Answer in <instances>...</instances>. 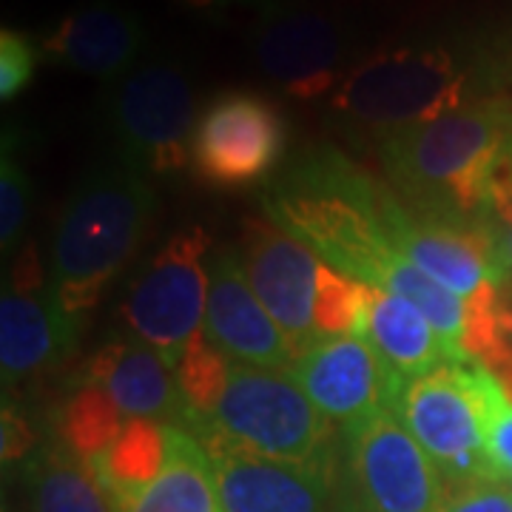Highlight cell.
Wrapping results in <instances>:
<instances>
[{
    "instance_id": "6da1fadb",
    "label": "cell",
    "mask_w": 512,
    "mask_h": 512,
    "mask_svg": "<svg viewBox=\"0 0 512 512\" xmlns=\"http://www.w3.org/2000/svg\"><path fill=\"white\" fill-rule=\"evenodd\" d=\"M376 191L379 180L345 154L313 148L268 191L265 208L274 225L308 245L333 271L413 302L456 362H473L464 350L470 302L419 271L384 234L373 211Z\"/></svg>"
},
{
    "instance_id": "7a4b0ae2",
    "label": "cell",
    "mask_w": 512,
    "mask_h": 512,
    "mask_svg": "<svg viewBox=\"0 0 512 512\" xmlns=\"http://www.w3.org/2000/svg\"><path fill=\"white\" fill-rule=\"evenodd\" d=\"M504 63L487 40L461 29L404 37L365 55L328 97L333 120L362 128L376 140L399 128L493 97Z\"/></svg>"
},
{
    "instance_id": "3957f363",
    "label": "cell",
    "mask_w": 512,
    "mask_h": 512,
    "mask_svg": "<svg viewBox=\"0 0 512 512\" xmlns=\"http://www.w3.org/2000/svg\"><path fill=\"white\" fill-rule=\"evenodd\" d=\"M512 134V97L493 94L379 137L390 188L410 208L478 222L495 157Z\"/></svg>"
},
{
    "instance_id": "277c9868",
    "label": "cell",
    "mask_w": 512,
    "mask_h": 512,
    "mask_svg": "<svg viewBox=\"0 0 512 512\" xmlns=\"http://www.w3.org/2000/svg\"><path fill=\"white\" fill-rule=\"evenodd\" d=\"M154 194L146 177L126 165L94 168L66 200L55 225L49 288L72 316L100 302L146 237Z\"/></svg>"
},
{
    "instance_id": "5b68a950",
    "label": "cell",
    "mask_w": 512,
    "mask_h": 512,
    "mask_svg": "<svg viewBox=\"0 0 512 512\" xmlns=\"http://www.w3.org/2000/svg\"><path fill=\"white\" fill-rule=\"evenodd\" d=\"M200 424L259 456L305 467H336L339 444L333 441V424L288 370L231 362L211 416L194 419L185 430Z\"/></svg>"
},
{
    "instance_id": "8992f818",
    "label": "cell",
    "mask_w": 512,
    "mask_h": 512,
    "mask_svg": "<svg viewBox=\"0 0 512 512\" xmlns=\"http://www.w3.org/2000/svg\"><path fill=\"white\" fill-rule=\"evenodd\" d=\"M194 83L174 60H146L106 83L103 126L117 163L137 174H177L191 165L197 126Z\"/></svg>"
},
{
    "instance_id": "52a82bcc",
    "label": "cell",
    "mask_w": 512,
    "mask_h": 512,
    "mask_svg": "<svg viewBox=\"0 0 512 512\" xmlns=\"http://www.w3.org/2000/svg\"><path fill=\"white\" fill-rule=\"evenodd\" d=\"M333 484L342 512H441L450 493L399 410L342 430Z\"/></svg>"
},
{
    "instance_id": "ba28073f",
    "label": "cell",
    "mask_w": 512,
    "mask_h": 512,
    "mask_svg": "<svg viewBox=\"0 0 512 512\" xmlns=\"http://www.w3.org/2000/svg\"><path fill=\"white\" fill-rule=\"evenodd\" d=\"M248 52L256 72L296 100L330 97L365 57L356 26L313 0H276L256 12Z\"/></svg>"
},
{
    "instance_id": "9c48e42d",
    "label": "cell",
    "mask_w": 512,
    "mask_h": 512,
    "mask_svg": "<svg viewBox=\"0 0 512 512\" xmlns=\"http://www.w3.org/2000/svg\"><path fill=\"white\" fill-rule=\"evenodd\" d=\"M487 365L447 362L407 382L399 416L433 458L447 487L495 478L487 458Z\"/></svg>"
},
{
    "instance_id": "30bf717a",
    "label": "cell",
    "mask_w": 512,
    "mask_h": 512,
    "mask_svg": "<svg viewBox=\"0 0 512 512\" xmlns=\"http://www.w3.org/2000/svg\"><path fill=\"white\" fill-rule=\"evenodd\" d=\"M208 256L211 242L202 228L180 231L148 259L128 288L123 319L131 336L160 350L174 367L205 325Z\"/></svg>"
},
{
    "instance_id": "8fae6325",
    "label": "cell",
    "mask_w": 512,
    "mask_h": 512,
    "mask_svg": "<svg viewBox=\"0 0 512 512\" xmlns=\"http://www.w3.org/2000/svg\"><path fill=\"white\" fill-rule=\"evenodd\" d=\"M288 123L265 94L231 89L205 103L191 137V168L205 183L237 188L265 180L282 160Z\"/></svg>"
},
{
    "instance_id": "7c38bea8",
    "label": "cell",
    "mask_w": 512,
    "mask_h": 512,
    "mask_svg": "<svg viewBox=\"0 0 512 512\" xmlns=\"http://www.w3.org/2000/svg\"><path fill=\"white\" fill-rule=\"evenodd\" d=\"M288 373L319 413L342 430L382 410H399L407 387L367 336L319 339L293 359Z\"/></svg>"
},
{
    "instance_id": "4fadbf2b",
    "label": "cell",
    "mask_w": 512,
    "mask_h": 512,
    "mask_svg": "<svg viewBox=\"0 0 512 512\" xmlns=\"http://www.w3.org/2000/svg\"><path fill=\"white\" fill-rule=\"evenodd\" d=\"M188 433L208 453L222 512H328L333 467L259 456L208 424Z\"/></svg>"
},
{
    "instance_id": "5bb4252c",
    "label": "cell",
    "mask_w": 512,
    "mask_h": 512,
    "mask_svg": "<svg viewBox=\"0 0 512 512\" xmlns=\"http://www.w3.org/2000/svg\"><path fill=\"white\" fill-rule=\"evenodd\" d=\"M242 268L256 299L271 313L291 345L293 359L319 342L313 322L316 279L322 259L308 245L285 234L279 225L262 220L245 222Z\"/></svg>"
},
{
    "instance_id": "9a60e30c",
    "label": "cell",
    "mask_w": 512,
    "mask_h": 512,
    "mask_svg": "<svg viewBox=\"0 0 512 512\" xmlns=\"http://www.w3.org/2000/svg\"><path fill=\"white\" fill-rule=\"evenodd\" d=\"M205 339L231 362L251 367L291 370L293 353L285 333L256 299L234 248H220L208 256V305Z\"/></svg>"
},
{
    "instance_id": "2e32d148",
    "label": "cell",
    "mask_w": 512,
    "mask_h": 512,
    "mask_svg": "<svg viewBox=\"0 0 512 512\" xmlns=\"http://www.w3.org/2000/svg\"><path fill=\"white\" fill-rule=\"evenodd\" d=\"M146 43V26L134 9L94 0L66 12L37 46L40 57L57 69L111 83L140 66Z\"/></svg>"
},
{
    "instance_id": "e0dca14e",
    "label": "cell",
    "mask_w": 512,
    "mask_h": 512,
    "mask_svg": "<svg viewBox=\"0 0 512 512\" xmlns=\"http://www.w3.org/2000/svg\"><path fill=\"white\" fill-rule=\"evenodd\" d=\"M80 316L63 311L49 285L6 288L0 299V373L12 390L49 373L74 350Z\"/></svg>"
},
{
    "instance_id": "ac0fdd59",
    "label": "cell",
    "mask_w": 512,
    "mask_h": 512,
    "mask_svg": "<svg viewBox=\"0 0 512 512\" xmlns=\"http://www.w3.org/2000/svg\"><path fill=\"white\" fill-rule=\"evenodd\" d=\"M86 376L128 421L146 419L183 427L191 413L177 367L137 336H120L103 345L92 356Z\"/></svg>"
},
{
    "instance_id": "d6986e66",
    "label": "cell",
    "mask_w": 512,
    "mask_h": 512,
    "mask_svg": "<svg viewBox=\"0 0 512 512\" xmlns=\"http://www.w3.org/2000/svg\"><path fill=\"white\" fill-rule=\"evenodd\" d=\"M114 512H222L214 467L202 444L180 424H165L160 473L111 501Z\"/></svg>"
},
{
    "instance_id": "ffe728a7",
    "label": "cell",
    "mask_w": 512,
    "mask_h": 512,
    "mask_svg": "<svg viewBox=\"0 0 512 512\" xmlns=\"http://www.w3.org/2000/svg\"><path fill=\"white\" fill-rule=\"evenodd\" d=\"M367 339L404 382L421 379L436 367L456 362L430 319L413 302L384 288H370Z\"/></svg>"
},
{
    "instance_id": "44dd1931",
    "label": "cell",
    "mask_w": 512,
    "mask_h": 512,
    "mask_svg": "<svg viewBox=\"0 0 512 512\" xmlns=\"http://www.w3.org/2000/svg\"><path fill=\"white\" fill-rule=\"evenodd\" d=\"M29 512H114L92 464L57 439L26 464Z\"/></svg>"
},
{
    "instance_id": "7402d4cb",
    "label": "cell",
    "mask_w": 512,
    "mask_h": 512,
    "mask_svg": "<svg viewBox=\"0 0 512 512\" xmlns=\"http://www.w3.org/2000/svg\"><path fill=\"white\" fill-rule=\"evenodd\" d=\"M165 458V424L131 419L103 453L86 458L109 501L134 493L160 473Z\"/></svg>"
},
{
    "instance_id": "603a6c76",
    "label": "cell",
    "mask_w": 512,
    "mask_h": 512,
    "mask_svg": "<svg viewBox=\"0 0 512 512\" xmlns=\"http://www.w3.org/2000/svg\"><path fill=\"white\" fill-rule=\"evenodd\" d=\"M126 424L128 419L117 413L109 396L100 387L86 384L57 413V436L63 444H69L74 453L94 458L123 433Z\"/></svg>"
},
{
    "instance_id": "cb8c5ba5",
    "label": "cell",
    "mask_w": 512,
    "mask_h": 512,
    "mask_svg": "<svg viewBox=\"0 0 512 512\" xmlns=\"http://www.w3.org/2000/svg\"><path fill=\"white\" fill-rule=\"evenodd\" d=\"M367 305H370V285L333 271L325 262L319 265L316 302H313V322L319 339L367 336Z\"/></svg>"
},
{
    "instance_id": "d4e9b609",
    "label": "cell",
    "mask_w": 512,
    "mask_h": 512,
    "mask_svg": "<svg viewBox=\"0 0 512 512\" xmlns=\"http://www.w3.org/2000/svg\"><path fill=\"white\" fill-rule=\"evenodd\" d=\"M228 365H231V359H228L222 350L214 348V345L205 339V333H200V336L188 345L185 356L180 359V365H177V379H180L185 402H188V410H191L183 427H188L194 419L211 416L214 404L220 399V390L222 384H225Z\"/></svg>"
},
{
    "instance_id": "484cf974",
    "label": "cell",
    "mask_w": 512,
    "mask_h": 512,
    "mask_svg": "<svg viewBox=\"0 0 512 512\" xmlns=\"http://www.w3.org/2000/svg\"><path fill=\"white\" fill-rule=\"evenodd\" d=\"M29 200H32L29 177H26L18 154L12 148V140L6 134L3 160H0V248H3V254H9L18 245L26 220H29Z\"/></svg>"
},
{
    "instance_id": "4316f807",
    "label": "cell",
    "mask_w": 512,
    "mask_h": 512,
    "mask_svg": "<svg viewBox=\"0 0 512 512\" xmlns=\"http://www.w3.org/2000/svg\"><path fill=\"white\" fill-rule=\"evenodd\" d=\"M484 390H487V458L495 478L512 481V387L493 367H487Z\"/></svg>"
},
{
    "instance_id": "83f0119b",
    "label": "cell",
    "mask_w": 512,
    "mask_h": 512,
    "mask_svg": "<svg viewBox=\"0 0 512 512\" xmlns=\"http://www.w3.org/2000/svg\"><path fill=\"white\" fill-rule=\"evenodd\" d=\"M40 46L18 29L3 26L0 32V100H15L35 80Z\"/></svg>"
},
{
    "instance_id": "f1b7e54d",
    "label": "cell",
    "mask_w": 512,
    "mask_h": 512,
    "mask_svg": "<svg viewBox=\"0 0 512 512\" xmlns=\"http://www.w3.org/2000/svg\"><path fill=\"white\" fill-rule=\"evenodd\" d=\"M441 512H512V484L501 478H481L453 487Z\"/></svg>"
},
{
    "instance_id": "f546056e",
    "label": "cell",
    "mask_w": 512,
    "mask_h": 512,
    "mask_svg": "<svg viewBox=\"0 0 512 512\" xmlns=\"http://www.w3.org/2000/svg\"><path fill=\"white\" fill-rule=\"evenodd\" d=\"M32 444H35L32 427L23 421L18 410L6 404L3 407V461H18L32 450Z\"/></svg>"
},
{
    "instance_id": "4dcf8cb0",
    "label": "cell",
    "mask_w": 512,
    "mask_h": 512,
    "mask_svg": "<svg viewBox=\"0 0 512 512\" xmlns=\"http://www.w3.org/2000/svg\"><path fill=\"white\" fill-rule=\"evenodd\" d=\"M177 6H183L188 12H197V15H225L231 9H254V12H262L268 6H274L276 0H171Z\"/></svg>"
},
{
    "instance_id": "1f68e13d",
    "label": "cell",
    "mask_w": 512,
    "mask_h": 512,
    "mask_svg": "<svg viewBox=\"0 0 512 512\" xmlns=\"http://www.w3.org/2000/svg\"><path fill=\"white\" fill-rule=\"evenodd\" d=\"M504 254H507V265H510V282H512V225L504 231Z\"/></svg>"
},
{
    "instance_id": "d6a6232c",
    "label": "cell",
    "mask_w": 512,
    "mask_h": 512,
    "mask_svg": "<svg viewBox=\"0 0 512 512\" xmlns=\"http://www.w3.org/2000/svg\"><path fill=\"white\" fill-rule=\"evenodd\" d=\"M510 316H512V308H510Z\"/></svg>"
}]
</instances>
